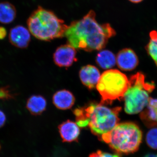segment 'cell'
Here are the masks:
<instances>
[{
	"label": "cell",
	"mask_w": 157,
	"mask_h": 157,
	"mask_svg": "<svg viewBox=\"0 0 157 157\" xmlns=\"http://www.w3.org/2000/svg\"><path fill=\"white\" fill-rule=\"evenodd\" d=\"M118 67L124 71H131L138 65V59L135 52L130 48H124L120 51L116 58Z\"/></svg>",
	"instance_id": "9"
},
{
	"label": "cell",
	"mask_w": 157,
	"mask_h": 157,
	"mask_svg": "<svg viewBox=\"0 0 157 157\" xmlns=\"http://www.w3.org/2000/svg\"><path fill=\"white\" fill-rule=\"evenodd\" d=\"M89 157H121V155L117 153L115 154H111L98 150L95 152L91 154Z\"/></svg>",
	"instance_id": "20"
},
{
	"label": "cell",
	"mask_w": 157,
	"mask_h": 157,
	"mask_svg": "<svg viewBox=\"0 0 157 157\" xmlns=\"http://www.w3.org/2000/svg\"><path fill=\"white\" fill-rule=\"evenodd\" d=\"M140 117L146 126H157V99L150 98L147 108L141 113Z\"/></svg>",
	"instance_id": "13"
},
{
	"label": "cell",
	"mask_w": 157,
	"mask_h": 157,
	"mask_svg": "<svg viewBox=\"0 0 157 157\" xmlns=\"http://www.w3.org/2000/svg\"><path fill=\"white\" fill-rule=\"evenodd\" d=\"M9 37L11 45L17 48H25L30 42L31 33L23 26L16 25L10 29Z\"/></svg>",
	"instance_id": "8"
},
{
	"label": "cell",
	"mask_w": 157,
	"mask_h": 157,
	"mask_svg": "<svg viewBox=\"0 0 157 157\" xmlns=\"http://www.w3.org/2000/svg\"><path fill=\"white\" fill-rule=\"evenodd\" d=\"M79 75L82 84L90 89L96 87L101 77L98 68L90 65L82 67L79 71Z\"/></svg>",
	"instance_id": "10"
},
{
	"label": "cell",
	"mask_w": 157,
	"mask_h": 157,
	"mask_svg": "<svg viewBox=\"0 0 157 157\" xmlns=\"http://www.w3.org/2000/svg\"><path fill=\"white\" fill-rule=\"evenodd\" d=\"M53 104L59 109H67L73 107L75 98L73 94L67 90H61L56 92L52 98Z\"/></svg>",
	"instance_id": "12"
},
{
	"label": "cell",
	"mask_w": 157,
	"mask_h": 157,
	"mask_svg": "<svg viewBox=\"0 0 157 157\" xmlns=\"http://www.w3.org/2000/svg\"><path fill=\"white\" fill-rule=\"evenodd\" d=\"M14 98V95L10 92L8 87L0 88V99L9 100Z\"/></svg>",
	"instance_id": "19"
},
{
	"label": "cell",
	"mask_w": 157,
	"mask_h": 157,
	"mask_svg": "<svg viewBox=\"0 0 157 157\" xmlns=\"http://www.w3.org/2000/svg\"><path fill=\"white\" fill-rule=\"evenodd\" d=\"M96 16L95 11L90 10L82 19L71 22L65 34L68 43L87 52L104 48L116 32L109 23L99 24Z\"/></svg>",
	"instance_id": "1"
},
{
	"label": "cell",
	"mask_w": 157,
	"mask_h": 157,
	"mask_svg": "<svg viewBox=\"0 0 157 157\" xmlns=\"http://www.w3.org/2000/svg\"><path fill=\"white\" fill-rule=\"evenodd\" d=\"M17 11L15 6L9 2H0V23L9 24L15 19Z\"/></svg>",
	"instance_id": "15"
},
{
	"label": "cell",
	"mask_w": 157,
	"mask_h": 157,
	"mask_svg": "<svg viewBox=\"0 0 157 157\" xmlns=\"http://www.w3.org/2000/svg\"><path fill=\"white\" fill-rule=\"evenodd\" d=\"M142 139V133L133 123L118 124L100 140L109 145L118 154H129L138 150Z\"/></svg>",
	"instance_id": "4"
},
{
	"label": "cell",
	"mask_w": 157,
	"mask_h": 157,
	"mask_svg": "<svg viewBox=\"0 0 157 157\" xmlns=\"http://www.w3.org/2000/svg\"><path fill=\"white\" fill-rule=\"evenodd\" d=\"M76 48L69 43L61 45L54 53V61L59 67H68L77 60Z\"/></svg>",
	"instance_id": "7"
},
{
	"label": "cell",
	"mask_w": 157,
	"mask_h": 157,
	"mask_svg": "<svg viewBox=\"0 0 157 157\" xmlns=\"http://www.w3.org/2000/svg\"><path fill=\"white\" fill-rule=\"evenodd\" d=\"M121 110V107L110 108L102 103H91L86 107L76 108L73 113L78 126H88L92 133L100 139L118 124Z\"/></svg>",
	"instance_id": "2"
},
{
	"label": "cell",
	"mask_w": 157,
	"mask_h": 157,
	"mask_svg": "<svg viewBox=\"0 0 157 157\" xmlns=\"http://www.w3.org/2000/svg\"><path fill=\"white\" fill-rule=\"evenodd\" d=\"M130 2L134 3H138L142 2L143 0H129Z\"/></svg>",
	"instance_id": "24"
},
{
	"label": "cell",
	"mask_w": 157,
	"mask_h": 157,
	"mask_svg": "<svg viewBox=\"0 0 157 157\" xmlns=\"http://www.w3.org/2000/svg\"><path fill=\"white\" fill-rule=\"evenodd\" d=\"M6 121V114L2 110L0 109V128H2Z\"/></svg>",
	"instance_id": "21"
},
{
	"label": "cell",
	"mask_w": 157,
	"mask_h": 157,
	"mask_svg": "<svg viewBox=\"0 0 157 157\" xmlns=\"http://www.w3.org/2000/svg\"><path fill=\"white\" fill-rule=\"evenodd\" d=\"M153 82H146L142 73H137L129 80L128 87L125 93L124 109L129 114L139 113L147 106L150 94L154 90Z\"/></svg>",
	"instance_id": "5"
},
{
	"label": "cell",
	"mask_w": 157,
	"mask_h": 157,
	"mask_svg": "<svg viewBox=\"0 0 157 157\" xmlns=\"http://www.w3.org/2000/svg\"><path fill=\"white\" fill-rule=\"evenodd\" d=\"M144 157H157V155L154 154H148L145 155Z\"/></svg>",
	"instance_id": "23"
},
{
	"label": "cell",
	"mask_w": 157,
	"mask_h": 157,
	"mask_svg": "<svg viewBox=\"0 0 157 157\" xmlns=\"http://www.w3.org/2000/svg\"><path fill=\"white\" fill-rule=\"evenodd\" d=\"M146 140L147 145L153 149H157V128L148 131L146 135Z\"/></svg>",
	"instance_id": "18"
},
{
	"label": "cell",
	"mask_w": 157,
	"mask_h": 157,
	"mask_svg": "<svg viewBox=\"0 0 157 157\" xmlns=\"http://www.w3.org/2000/svg\"><path fill=\"white\" fill-rule=\"evenodd\" d=\"M97 64L103 69H108L115 66L116 58L114 54L107 50L101 51L96 57Z\"/></svg>",
	"instance_id": "16"
},
{
	"label": "cell",
	"mask_w": 157,
	"mask_h": 157,
	"mask_svg": "<svg viewBox=\"0 0 157 157\" xmlns=\"http://www.w3.org/2000/svg\"><path fill=\"white\" fill-rule=\"evenodd\" d=\"M149 42L146 46V50L157 66V32L152 31L150 33Z\"/></svg>",
	"instance_id": "17"
},
{
	"label": "cell",
	"mask_w": 157,
	"mask_h": 157,
	"mask_svg": "<svg viewBox=\"0 0 157 157\" xmlns=\"http://www.w3.org/2000/svg\"><path fill=\"white\" fill-rule=\"evenodd\" d=\"M28 28L33 36L42 41H50L65 36L68 25L52 11L41 6L33 11L27 21Z\"/></svg>",
	"instance_id": "3"
},
{
	"label": "cell",
	"mask_w": 157,
	"mask_h": 157,
	"mask_svg": "<svg viewBox=\"0 0 157 157\" xmlns=\"http://www.w3.org/2000/svg\"><path fill=\"white\" fill-rule=\"evenodd\" d=\"M47 102L44 97L40 95H33L29 98L26 103V108L33 115H39L45 111Z\"/></svg>",
	"instance_id": "14"
},
{
	"label": "cell",
	"mask_w": 157,
	"mask_h": 157,
	"mask_svg": "<svg viewBox=\"0 0 157 157\" xmlns=\"http://www.w3.org/2000/svg\"><path fill=\"white\" fill-rule=\"evenodd\" d=\"M0 148H1V146H0Z\"/></svg>",
	"instance_id": "25"
},
{
	"label": "cell",
	"mask_w": 157,
	"mask_h": 157,
	"mask_svg": "<svg viewBox=\"0 0 157 157\" xmlns=\"http://www.w3.org/2000/svg\"><path fill=\"white\" fill-rule=\"evenodd\" d=\"M7 35V30L4 27L0 26V40H2L6 38Z\"/></svg>",
	"instance_id": "22"
},
{
	"label": "cell",
	"mask_w": 157,
	"mask_h": 157,
	"mask_svg": "<svg viewBox=\"0 0 157 157\" xmlns=\"http://www.w3.org/2000/svg\"><path fill=\"white\" fill-rule=\"evenodd\" d=\"M59 132L64 142L77 141L80 133V130L77 124L72 121L64 122L59 126Z\"/></svg>",
	"instance_id": "11"
},
{
	"label": "cell",
	"mask_w": 157,
	"mask_h": 157,
	"mask_svg": "<svg viewBox=\"0 0 157 157\" xmlns=\"http://www.w3.org/2000/svg\"><path fill=\"white\" fill-rule=\"evenodd\" d=\"M126 76L117 70L105 71L97 84V90L101 95V103L111 104L115 100L124 98L128 87Z\"/></svg>",
	"instance_id": "6"
}]
</instances>
